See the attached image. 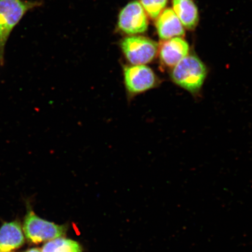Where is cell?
<instances>
[{"label":"cell","mask_w":252,"mask_h":252,"mask_svg":"<svg viewBox=\"0 0 252 252\" xmlns=\"http://www.w3.org/2000/svg\"><path fill=\"white\" fill-rule=\"evenodd\" d=\"M158 34L160 39L168 40L185 35V31L173 9L167 8L159 15L156 23Z\"/></svg>","instance_id":"cell-8"},{"label":"cell","mask_w":252,"mask_h":252,"mask_svg":"<svg viewBox=\"0 0 252 252\" xmlns=\"http://www.w3.org/2000/svg\"></svg>","instance_id":"cell-14"},{"label":"cell","mask_w":252,"mask_h":252,"mask_svg":"<svg viewBox=\"0 0 252 252\" xmlns=\"http://www.w3.org/2000/svg\"><path fill=\"white\" fill-rule=\"evenodd\" d=\"M173 10L188 30H194L198 22L197 6L193 0H173Z\"/></svg>","instance_id":"cell-10"},{"label":"cell","mask_w":252,"mask_h":252,"mask_svg":"<svg viewBox=\"0 0 252 252\" xmlns=\"http://www.w3.org/2000/svg\"><path fill=\"white\" fill-rule=\"evenodd\" d=\"M189 52L188 42L181 37L163 40L159 47L160 62L166 67H173L188 55Z\"/></svg>","instance_id":"cell-7"},{"label":"cell","mask_w":252,"mask_h":252,"mask_svg":"<svg viewBox=\"0 0 252 252\" xmlns=\"http://www.w3.org/2000/svg\"><path fill=\"white\" fill-rule=\"evenodd\" d=\"M148 24L146 11L139 1L129 2L120 12L118 28L125 33L134 35L144 33Z\"/></svg>","instance_id":"cell-6"},{"label":"cell","mask_w":252,"mask_h":252,"mask_svg":"<svg viewBox=\"0 0 252 252\" xmlns=\"http://www.w3.org/2000/svg\"><path fill=\"white\" fill-rule=\"evenodd\" d=\"M25 252H42V250L39 248H32Z\"/></svg>","instance_id":"cell-13"},{"label":"cell","mask_w":252,"mask_h":252,"mask_svg":"<svg viewBox=\"0 0 252 252\" xmlns=\"http://www.w3.org/2000/svg\"><path fill=\"white\" fill-rule=\"evenodd\" d=\"M124 79L128 102L159 86V80L152 69L146 65H125Z\"/></svg>","instance_id":"cell-3"},{"label":"cell","mask_w":252,"mask_h":252,"mask_svg":"<svg viewBox=\"0 0 252 252\" xmlns=\"http://www.w3.org/2000/svg\"><path fill=\"white\" fill-rule=\"evenodd\" d=\"M168 0H140L145 11L151 18L157 19L163 11Z\"/></svg>","instance_id":"cell-12"},{"label":"cell","mask_w":252,"mask_h":252,"mask_svg":"<svg viewBox=\"0 0 252 252\" xmlns=\"http://www.w3.org/2000/svg\"><path fill=\"white\" fill-rule=\"evenodd\" d=\"M42 252H82V247L77 242L61 237L46 242Z\"/></svg>","instance_id":"cell-11"},{"label":"cell","mask_w":252,"mask_h":252,"mask_svg":"<svg viewBox=\"0 0 252 252\" xmlns=\"http://www.w3.org/2000/svg\"><path fill=\"white\" fill-rule=\"evenodd\" d=\"M23 229L28 240L37 244L64 237L67 228L64 225L56 224L40 219L32 211H30L25 217Z\"/></svg>","instance_id":"cell-4"},{"label":"cell","mask_w":252,"mask_h":252,"mask_svg":"<svg viewBox=\"0 0 252 252\" xmlns=\"http://www.w3.org/2000/svg\"><path fill=\"white\" fill-rule=\"evenodd\" d=\"M121 47L127 61L132 65H145L152 62L158 51V45L146 37L131 36L125 37Z\"/></svg>","instance_id":"cell-5"},{"label":"cell","mask_w":252,"mask_h":252,"mask_svg":"<svg viewBox=\"0 0 252 252\" xmlns=\"http://www.w3.org/2000/svg\"><path fill=\"white\" fill-rule=\"evenodd\" d=\"M207 74L206 65L198 57L188 55L173 67L171 78L173 83L193 95L200 93Z\"/></svg>","instance_id":"cell-1"},{"label":"cell","mask_w":252,"mask_h":252,"mask_svg":"<svg viewBox=\"0 0 252 252\" xmlns=\"http://www.w3.org/2000/svg\"><path fill=\"white\" fill-rule=\"evenodd\" d=\"M24 244V236L20 223H5L0 228V252H10Z\"/></svg>","instance_id":"cell-9"},{"label":"cell","mask_w":252,"mask_h":252,"mask_svg":"<svg viewBox=\"0 0 252 252\" xmlns=\"http://www.w3.org/2000/svg\"><path fill=\"white\" fill-rule=\"evenodd\" d=\"M39 5L38 2L0 0V62H3L4 47L12 30L27 11Z\"/></svg>","instance_id":"cell-2"}]
</instances>
